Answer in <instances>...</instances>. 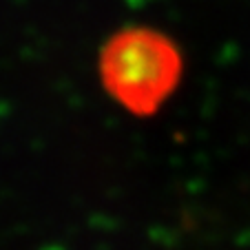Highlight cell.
I'll return each mask as SVG.
<instances>
[{
    "instance_id": "cell-1",
    "label": "cell",
    "mask_w": 250,
    "mask_h": 250,
    "mask_svg": "<svg viewBox=\"0 0 250 250\" xmlns=\"http://www.w3.org/2000/svg\"><path fill=\"white\" fill-rule=\"evenodd\" d=\"M100 82L111 100L128 113L146 118L180 86L184 60L180 47L151 27L113 33L100 51Z\"/></svg>"
}]
</instances>
